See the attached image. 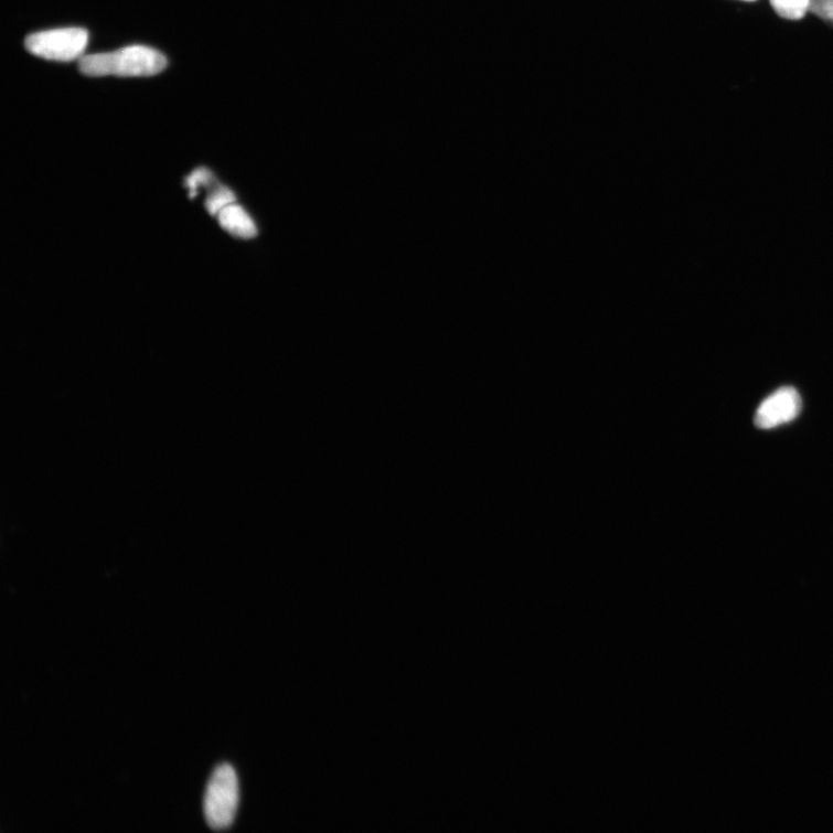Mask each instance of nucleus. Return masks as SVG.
<instances>
[{
	"instance_id": "nucleus-1",
	"label": "nucleus",
	"mask_w": 833,
	"mask_h": 833,
	"mask_svg": "<svg viewBox=\"0 0 833 833\" xmlns=\"http://www.w3.org/2000/svg\"><path fill=\"white\" fill-rule=\"evenodd\" d=\"M167 66L163 54L146 45L126 46L124 50L83 56L79 70L89 77H149Z\"/></svg>"
},
{
	"instance_id": "nucleus-2",
	"label": "nucleus",
	"mask_w": 833,
	"mask_h": 833,
	"mask_svg": "<svg viewBox=\"0 0 833 833\" xmlns=\"http://www.w3.org/2000/svg\"><path fill=\"white\" fill-rule=\"evenodd\" d=\"M239 781L234 769L223 765L213 772L205 793L204 814L213 830L229 827L239 807Z\"/></svg>"
},
{
	"instance_id": "nucleus-3",
	"label": "nucleus",
	"mask_w": 833,
	"mask_h": 833,
	"mask_svg": "<svg viewBox=\"0 0 833 833\" xmlns=\"http://www.w3.org/2000/svg\"><path fill=\"white\" fill-rule=\"evenodd\" d=\"M88 43L84 29L70 28L44 31L28 36L26 50L41 58L56 62H73L82 58Z\"/></svg>"
},
{
	"instance_id": "nucleus-4",
	"label": "nucleus",
	"mask_w": 833,
	"mask_h": 833,
	"mask_svg": "<svg viewBox=\"0 0 833 833\" xmlns=\"http://www.w3.org/2000/svg\"><path fill=\"white\" fill-rule=\"evenodd\" d=\"M802 401L797 389L783 387L761 402L755 415V425L760 430H770L791 423L801 413Z\"/></svg>"
},
{
	"instance_id": "nucleus-5",
	"label": "nucleus",
	"mask_w": 833,
	"mask_h": 833,
	"mask_svg": "<svg viewBox=\"0 0 833 833\" xmlns=\"http://www.w3.org/2000/svg\"><path fill=\"white\" fill-rule=\"evenodd\" d=\"M222 227L233 235L252 239L257 235V228L247 211L237 204H229L218 213Z\"/></svg>"
},
{
	"instance_id": "nucleus-6",
	"label": "nucleus",
	"mask_w": 833,
	"mask_h": 833,
	"mask_svg": "<svg viewBox=\"0 0 833 833\" xmlns=\"http://www.w3.org/2000/svg\"><path fill=\"white\" fill-rule=\"evenodd\" d=\"M771 6L780 17L800 20L809 11L811 0H771Z\"/></svg>"
},
{
	"instance_id": "nucleus-7",
	"label": "nucleus",
	"mask_w": 833,
	"mask_h": 833,
	"mask_svg": "<svg viewBox=\"0 0 833 833\" xmlns=\"http://www.w3.org/2000/svg\"><path fill=\"white\" fill-rule=\"evenodd\" d=\"M235 196L231 190L226 188L218 189L206 201V209L211 214H218L223 209L233 204Z\"/></svg>"
},
{
	"instance_id": "nucleus-8",
	"label": "nucleus",
	"mask_w": 833,
	"mask_h": 833,
	"mask_svg": "<svg viewBox=\"0 0 833 833\" xmlns=\"http://www.w3.org/2000/svg\"><path fill=\"white\" fill-rule=\"evenodd\" d=\"M809 11L826 21L833 22V0H811Z\"/></svg>"
},
{
	"instance_id": "nucleus-9",
	"label": "nucleus",
	"mask_w": 833,
	"mask_h": 833,
	"mask_svg": "<svg viewBox=\"0 0 833 833\" xmlns=\"http://www.w3.org/2000/svg\"><path fill=\"white\" fill-rule=\"evenodd\" d=\"M210 179L211 174L205 169H200L192 175H190L186 180V184L190 189V195H192V197L196 195V189L200 186V184L207 183Z\"/></svg>"
},
{
	"instance_id": "nucleus-10",
	"label": "nucleus",
	"mask_w": 833,
	"mask_h": 833,
	"mask_svg": "<svg viewBox=\"0 0 833 833\" xmlns=\"http://www.w3.org/2000/svg\"><path fill=\"white\" fill-rule=\"evenodd\" d=\"M745 2H755V0H745Z\"/></svg>"
}]
</instances>
